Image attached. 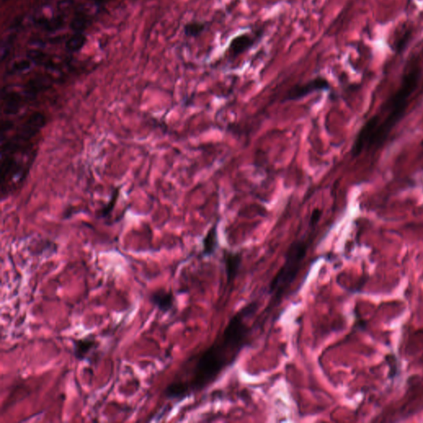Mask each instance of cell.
<instances>
[{"mask_svg":"<svg viewBox=\"0 0 423 423\" xmlns=\"http://www.w3.org/2000/svg\"><path fill=\"white\" fill-rule=\"evenodd\" d=\"M257 310L256 302L239 310L211 346L184 365L179 376L165 389L166 396L182 399L201 391L233 365L248 342L251 331L249 320Z\"/></svg>","mask_w":423,"mask_h":423,"instance_id":"1","label":"cell"},{"mask_svg":"<svg viewBox=\"0 0 423 423\" xmlns=\"http://www.w3.org/2000/svg\"><path fill=\"white\" fill-rule=\"evenodd\" d=\"M46 117L34 112L23 117L13 129L10 121L2 128L13 130L12 135L1 134V193L8 195L24 182L33 162L34 139L45 126Z\"/></svg>","mask_w":423,"mask_h":423,"instance_id":"2","label":"cell"},{"mask_svg":"<svg viewBox=\"0 0 423 423\" xmlns=\"http://www.w3.org/2000/svg\"><path fill=\"white\" fill-rule=\"evenodd\" d=\"M420 70H411L405 74L400 88L394 95L383 104V108L365 123L357 135L352 147L353 156H359L363 151L378 146L385 141L393 127L404 114L408 100L418 87Z\"/></svg>","mask_w":423,"mask_h":423,"instance_id":"3","label":"cell"},{"mask_svg":"<svg viewBox=\"0 0 423 423\" xmlns=\"http://www.w3.org/2000/svg\"><path fill=\"white\" fill-rule=\"evenodd\" d=\"M307 247L308 242L304 240H299L291 244L286 255L285 263L270 283L271 294L281 295L283 294V290L290 285L307 254Z\"/></svg>","mask_w":423,"mask_h":423,"instance_id":"4","label":"cell"},{"mask_svg":"<svg viewBox=\"0 0 423 423\" xmlns=\"http://www.w3.org/2000/svg\"><path fill=\"white\" fill-rule=\"evenodd\" d=\"M329 88H330V84L328 82V79L323 77H316L305 84L296 85L288 91L285 100H299L306 96L309 95L312 93L328 90Z\"/></svg>","mask_w":423,"mask_h":423,"instance_id":"5","label":"cell"},{"mask_svg":"<svg viewBox=\"0 0 423 423\" xmlns=\"http://www.w3.org/2000/svg\"><path fill=\"white\" fill-rule=\"evenodd\" d=\"M262 34V30H259L252 33L246 32L234 37L228 46V56H230L231 59H235L241 56V54L250 50L257 41L260 39Z\"/></svg>","mask_w":423,"mask_h":423,"instance_id":"6","label":"cell"},{"mask_svg":"<svg viewBox=\"0 0 423 423\" xmlns=\"http://www.w3.org/2000/svg\"><path fill=\"white\" fill-rule=\"evenodd\" d=\"M98 346V342L91 337L74 341L73 348L74 357L79 360H86L89 354L93 351H95Z\"/></svg>","mask_w":423,"mask_h":423,"instance_id":"7","label":"cell"},{"mask_svg":"<svg viewBox=\"0 0 423 423\" xmlns=\"http://www.w3.org/2000/svg\"><path fill=\"white\" fill-rule=\"evenodd\" d=\"M151 299L152 304L157 306L159 309L163 312H167L171 309L175 304L173 294L170 292L164 290L156 291L151 295Z\"/></svg>","mask_w":423,"mask_h":423,"instance_id":"8","label":"cell"},{"mask_svg":"<svg viewBox=\"0 0 423 423\" xmlns=\"http://www.w3.org/2000/svg\"><path fill=\"white\" fill-rule=\"evenodd\" d=\"M217 245H218V239H217V223H215L206 235L204 236V241H203V251L204 254L206 256H211L214 253V251L217 249Z\"/></svg>","mask_w":423,"mask_h":423,"instance_id":"9","label":"cell"},{"mask_svg":"<svg viewBox=\"0 0 423 423\" xmlns=\"http://www.w3.org/2000/svg\"><path fill=\"white\" fill-rule=\"evenodd\" d=\"M241 257L239 253L229 252L226 256V270L228 274V281H232L235 277L241 265Z\"/></svg>","mask_w":423,"mask_h":423,"instance_id":"10","label":"cell"},{"mask_svg":"<svg viewBox=\"0 0 423 423\" xmlns=\"http://www.w3.org/2000/svg\"><path fill=\"white\" fill-rule=\"evenodd\" d=\"M206 23L204 22H191L186 24L184 28L185 34L188 37H198L207 29Z\"/></svg>","mask_w":423,"mask_h":423,"instance_id":"11","label":"cell"},{"mask_svg":"<svg viewBox=\"0 0 423 423\" xmlns=\"http://www.w3.org/2000/svg\"><path fill=\"white\" fill-rule=\"evenodd\" d=\"M86 43V37L80 32H75L66 43V48L70 52H76L82 49Z\"/></svg>","mask_w":423,"mask_h":423,"instance_id":"12","label":"cell"},{"mask_svg":"<svg viewBox=\"0 0 423 423\" xmlns=\"http://www.w3.org/2000/svg\"><path fill=\"white\" fill-rule=\"evenodd\" d=\"M90 25V22L85 17H76L72 20L71 23L70 24V26L73 31L75 32H80L82 33L83 31H85L88 26Z\"/></svg>","mask_w":423,"mask_h":423,"instance_id":"13","label":"cell"},{"mask_svg":"<svg viewBox=\"0 0 423 423\" xmlns=\"http://www.w3.org/2000/svg\"><path fill=\"white\" fill-rule=\"evenodd\" d=\"M32 65V62L28 59H24L20 60L15 62L13 65V70L16 72L25 71L26 70L29 69Z\"/></svg>","mask_w":423,"mask_h":423,"instance_id":"14","label":"cell"},{"mask_svg":"<svg viewBox=\"0 0 423 423\" xmlns=\"http://www.w3.org/2000/svg\"><path fill=\"white\" fill-rule=\"evenodd\" d=\"M61 25H62V20L60 18H57V19H54L50 21L47 22L44 24V26L47 31H55V30L58 29L59 27H61Z\"/></svg>","mask_w":423,"mask_h":423,"instance_id":"15","label":"cell"},{"mask_svg":"<svg viewBox=\"0 0 423 423\" xmlns=\"http://www.w3.org/2000/svg\"><path fill=\"white\" fill-rule=\"evenodd\" d=\"M28 57H29L30 60H32L33 61L41 62L45 58V55L39 50H32L28 52Z\"/></svg>","mask_w":423,"mask_h":423,"instance_id":"16","label":"cell"},{"mask_svg":"<svg viewBox=\"0 0 423 423\" xmlns=\"http://www.w3.org/2000/svg\"><path fill=\"white\" fill-rule=\"evenodd\" d=\"M321 214H322V212H321L320 209H314L312 211L311 217H310V225L315 226V225L317 224L318 221L320 220Z\"/></svg>","mask_w":423,"mask_h":423,"instance_id":"17","label":"cell"},{"mask_svg":"<svg viewBox=\"0 0 423 423\" xmlns=\"http://www.w3.org/2000/svg\"><path fill=\"white\" fill-rule=\"evenodd\" d=\"M72 0H62L61 2H59V8L61 10H67L71 7Z\"/></svg>","mask_w":423,"mask_h":423,"instance_id":"18","label":"cell"},{"mask_svg":"<svg viewBox=\"0 0 423 423\" xmlns=\"http://www.w3.org/2000/svg\"><path fill=\"white\" fill-rule=\"evenodd\" d=\"M92 1H94V2H97V3H102V2H104L106 0H92Z\"/></svg>","mask_w":423,"mask_h":423,"instance_id":"19","label":"cell"},{"mask_svg":"<svg viewBox=\"0 0 423 423\" xmlns=\"http://www.w3.org/2000/svg\"><path fill=\"white\" fill-rule=\"evenodd\" d=\"M6 1H8V0H3V3H4V2H6Z\"/></svg>","mask_w":423,"mask_h":423,"instance_id":"20","label":"cell"}]
</instances>
